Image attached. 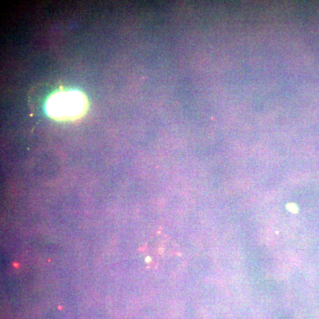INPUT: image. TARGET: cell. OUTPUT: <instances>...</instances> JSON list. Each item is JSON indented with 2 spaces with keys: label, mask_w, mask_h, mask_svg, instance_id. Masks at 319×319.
<instances>
[{
  "label": "cell",
  "mask_w": 319,
  "mask_h": 319,
  "mask_svg": "<svg viewBox=\"0 0 319 319\" xmlns=\"http://www.w3.org/2000/svg\"><path fill=\"white\" fill-rule=\"evenodd\" d=\"M87 101L80 92H62L52 95L47 103L49 116L60 121L75 120L83 116Z\"/></svg>",
  "instance_id": "cell-1"
},
{
  "label": "cell",
  "mask_w": 319,
  "mask_h": 319,
  "mask_svg": "<svg viewBox=\"0 0 319 319\" xmlns=\"http://www.w3.org/2000/svg\"><path fill=\"white\" fill-rule=\"evenodd\" d=\"M287 209L292 213H296L298 212V207L295 203H288L287 205Z\"/></svg>",
  "instance_id": "cell-2"
}]
</instances>
